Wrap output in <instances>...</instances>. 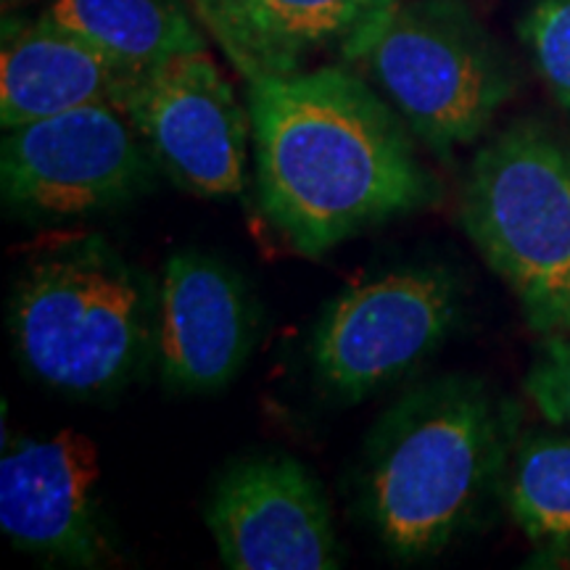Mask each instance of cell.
Here are the masks:
<instances>
[{
  "mask_svg": "<svg viewBox=\"0 0 570 570\" xmlns=\"http://www.w3.org/2000/svg\"><path fill=\"white\" fill-rule=\"evenodd\" d=\"M256 202L294 252L323 256L441 198L415 135L346 63L248 80Z\"/></svg>",
  "mask_w": 570,
  "mask_h": 570,
  "instance_id": "cell-1",
  "label": "cell"
},
{
  "mask_svg": "<svg viewBox=\"0 0 570 570\" xmlns=\"http://www.w3.org/2000/svg\"><path fill=\"white\" fill-rule=\"evenodd\" d=\"M518 420L483 377L410 389L370 428L354 468L356 515L394 560L439 558L502 491Z\"/></svg>",
  "mask_w": 570,
  "mask_h": 570,
  "instance_id": "cell-2",
  "label": "cell"
},
{
  "mask_svg": "<svg viewBox=\"0 0 570 570\" xmlns=\"http://www.w3.org/2000/svg\"><path fill=\"white\" fill-rule=\"evenodd\" d=\"M159 285L101 233L42 240L9 298V338L24 373L53 394L111 399L156 362Z\"/></svg>",
  "mask_w": 570,
  "mask_h": 570,
  "instance_id": "cell-3",
  "label": "cell"
},
{
  "mask_svg": "<svg viewBox=\"0 0 570 570\" xmlns=\"http://www.w3.org/2000/svg\"><path fill=\"white\" fill-rule=\"evenodd\" d=\"M346 67L439 156L483 138L518 90L515 63L465 0H394Z\"/></svg>",
  "mask_w": 570,
  "mask_h": 570,
  "instance_id": "cell-4",
  "label": "cell"
},
{
  "mask_svg": "<svg viewBox=\"0 0 570 570\" xmlns=\"http://www.w3.org/2000/svg\"><path fill=\"white\" fill-rule=\"evenodd\" d=\"M460 223L541 336L570 333V140L523 119L470 161Z\"/></svg>",
  "mask_w": 570,
  "mask_h": 570,
  "instance_id": "cell-5",
  "label": "cell"
},
{
  "mask_svg": "<svg viewBox=\"0 0 570 570\" xmlns=\"http://www.w3.org/2000/svg\"><path fill=\"white\" fill-rule=\"evenodd\" d=\"M462 309L460 275L433 262L348 283L312 327V377L331 402H367L417 373L458 331Z\"/></svg>",
  "mask_w": 570,
  "mask_h": 570,
  "instance_id": "cell-6",
  "label": "cell"
},
{
  "mask_svg": "<svg viewBox=\"0 0 570 570\" xmlns=\"http://www.w3.org/2000/svg\"><path fill=\"white\" fill-rule=\"evenodd\" d=\"M159 164L130 117L109 104L82 106L3 130L0 194L13 217L63 223L130 204Z\"/></svg>",
  "mask_w": 570,
  "mask_h": 570,
  "instance_id": "cell-7",
  "label": "cell"
},
{
  "mask_svg": "<svg viewBox=\"0 0 570 570\" xmlns=\"http://www.w3.org/2000/svg\"><path fill=\"white\" fill-rule=\"evenodd\" d=\"M119 109L183 190L233 198L246 188L252 119L209 51L175 56L132 77Z\"/></svg>",
  "mask_w": 570,
  "mask_h": 570,
  "instance_id": "cell-8",
  "label": "cell"
},
{
  "mask_svg": "<svg viewBox=\"0 0 570 570\" xmlns=\"http://www.w3.org/2000/svg\"><path fill=\"white\" fill-rule=\"evenodd\" d=\"M219 562L230 570H333L344 550L323 487L285 452L248 454L214 481L204 510Z\"/></svg>",
  "mask_w": 570,
  "mask_h": 570,
  "instance_id": "cell-9",
  "label": "cell"
},
{
  "mask_svg": "<svg viewBox=\"0 0 570 570\" xmlns=\"http://www.w3.org/2000/svg\"><path fill=\"white\" fill-rule=\"evenodd\" d=\"M98 487L101 452L85 433L63 428L46 439H13L0 460V531L48 566H117Z\"/></svg>",
  "mask_w": 570,
  "mask_h": 570,
  "instance_id": "cell-10",
  "label": "cell"
},
{
  "mask_svg": "<svg viewBox=\"0 0 570 570\" xmlns=\"http://www.w3.org/2000/svg\"><path fill=\"white\" fill-rule=\"evenodd\" d=\"M259 304L233 265L177 252L159 281L156 367L175 394H217L244 373L259 341Z\"/></svg>",
  "mask_w": 570,
  "mask_h": 570,
  "instance_id": "cell-11",
  "label": "cell"
},
{
  "mask_svg": "<svg viewBox=\"0 0 570 570\" xmlns=\"http://www.w3.org/2000/svg\"><path fill=\"white\" fill-rule=\"evenodd\" d=\"M206 35L248 80L288 77L336 59L394 0H188Z\"/></svg>",
  "mask_w": 570,
  "mask_h": 570,
  "instance_id": "cell-12",
  "label": "cell"
},
{
  "mask_svg": "<svg viewBox=\"0 0 570 570\" xmlns=\"http://www.w3.org/2000/svg\"><path fill=\"white\" fill-rule=\"evenodd\" d=\"M130 75L46 13L3 21L0 125L38 122L82 106L122 104Z\"/></svg>",
  "mask_w": 570,
  "mask_h": 570,
  "instance_id": "cell-13",
  "label": "cell"
},
{
  "mask_svg": "<svg viewBox=\"0 0 570 570\" xmlns=\"http://www.w3.org/2000/svg\"><path fill=\"white\" fill-rule=\"evenodd\" d=\"M59 21L125 75H146L183 53L206 51V30L188 0H48Z\"/></svg>",
  "mask_w": 570,
  "mask_h": 570,
  "instance_id": "cell-14",
  "label": "cell"
},
{
  "mask_svg": "<svg viewBox=\"0 0 570 570\" xmlns=\"http://www.w3.org/2000/svg\"><path fill=\"white\" fill-rule=\"evenodd\" d=\"M502 497L539 558H570V428L552 425L518 436Z\"/></svg>",
  "mask_w": 570,
  "mask_h": 570,
  "instance_id": "cell-15",
  "label": "cell"
},
{
  "mask_svg": "<svg viewBox=\"0 0 570 570\" xmlns=\"http://www.w3.org/2000/svg\"><path fill=\"white\" fill-rule=\"evenodd\" d=\"M518 35L544 88L570 117V0H533Z\"/></svg>",
  "mask_w": 570,
  "mask_h": 570,
  "instance_id": "cell-16",
  "label": "cell"
},
{
  "mask_svg": "<svg viewBox=\"0 0 570 570\" xmlns=\"http://www.w3.org/2000/svg\"><path fill=\"white\" fill-rule=\"evenodd\" d=\"M523 389L547 423L570 428V333L541 338Z\"/></svg>",
  "mask_w": 570,
  "mask_h": 570,
  "instance_id": "cell-17",
  "label": "cell"
},
{
  "mask_svg": "<svg viewBox=\"0 0 570 570\" xmlns=\"http://www.w3.org/2000/svg\"><path fill=\"white\" fill-rule=\"evenodd\" d=\"M21 3H27V0H3V11L17 9V6H21Z\"/></svg>",
  "mask_w": 570,
  "mask_h": 570,
  "instance_id": "cell-18",
  "label": "cell"
}]
</instances>
